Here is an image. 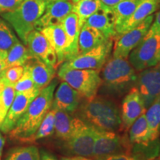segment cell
Segmentation results:
<instances>
[{"mask_svg": "<svg viewBox=\"0 0 160 160\" xmlns=\"http://www.w3.org/2000/svg\"><path fill=\"white\" fill-rule=\"evenodd\" d=\"M39 31L45 36L50 45L54 50L57 57L58 66L62 65L65 61L67 48V39L62 27L59 24L44 28Z\"/></svg>", "mask_w": 160, "mask_h": 160, "instance_id": "cell-20", "label": "cell"}, {"mask_svg": "<svg viewBox=\"0 0 160 160\" xmlns=\"http://www.w3.org/2000/svg\"><path fill=\"white\" fill-rule=\"evenodd\" d=\"M60 25L62 27L67 39L65 55V61H67L78 55V40L81 27L79 23V18L73 12L69 13Z\"/></svg>", "mask_w": 160, "mask_h": 160, "instance_id": "cell-19", "label": "cell"}, {"mask_svg": "<svg viewBox=\"0 0 160 160\" xmlns=\"http://www.w3.org/2000/svg\"><path fill=\"white\" fill-rule=\"evenodd\" d=\"M56 110L51 108L45 115L37 131L31 137L28 138L24 143H34L38 140L50 137L54 133V120Z\"/></svg>", "mask_w": 160, "mask_h": 160, "instance_id": "cell-29", "label": "cell"}, {"mask_svg": "<svg viewBox=\"0 0 160 160\" xmlns=\"http://www.w3.org/2000/svg\"><path fill=\"white\" fill-rule=\"evenodd\" d=\"M74 124L75 117L67 112L56 110L54 133L57 138L64 142L68 139L74 129Z\"/></svg>", "mask_w": 160, "mask_h": 160, "instance_id": "cell-23", "label": "cell"}, {"mask_svg": "<svg viewBox=\"0 0 160 160\" xmlns=\"http://www.w3.org/2000/svg\"><path fill=\"white\" fill-rule=\"evenodd\" d=\"M73 6L71 0H47L45 12L36 24L35 30L41 31L48 26L59 25L71 13Z\"/></svg>", "mask_w": 160, "mask_h": 160, "instance_id": "cell-14", "label": "cell"}, {"mask_svg": "<svg viewBox=\"0 0 160 160\" xmlns=\"http://www.w3.org/2000/svg\"><path fill=\"white\" fill-rule=\"evenodd\" d=\"M23 67L29 72L35 87L39 90L48 85L55 77V68L36 57H32Z\"/></svg>", "mask_w": 160, "mask_h": 160, "instance_id": "cell-18", "label": "cell"}, {"mask_svg": "<svg viewBox=\"0 0 160 160\" xmlns=\"http://www.w3.org/2000/svg\"><path fill=\"white\" fill-rule=\"evenodd\" d=\"M40 91L41 90L34 88L30 91L17 93L2 124L0 126V131L4 133H8Z\"/></svg>", "mask_w": 160, "mask_h": 160, "instance_id": "cell-12", "label": "cell"}, {"mask_svg": "<svg viewBox=\"0 0 160 160\" xmlns=\"http://www.w3.org/2000/svg\"><path fill=\"white\" fill-rule=\"evenodd\" d=\"M113 45V39H108L105 43L94 48L64 62L62 65L71 69L100 71L107 60L109 59Z\"/></svg>", "mask_w": 160, "mask_h": 160, "instance_id": "cell-9", "label": "cell"}, {"mask_svg": "<svg viewBox=\"0 0 160 160\" xmlns=\"http://www.w3.org/2000/svg\"><path fill=\"white\" fill-rule=\"evenodd\" d=\"M159 63H160V62H159Z\"/></svg>", "mask_w": 160, "mask_h": 160, "instance_id": "cell-48", "label": "cell"}, {"mask_svg": "<svg viewBox=\"0 0 160 160\" xmlns=\"http://www.w3.org/2000/svg\"><path fill=\"white\" fill-rule=\"evenodd\" d=\"M5 85L4 84V82L2 81V79H0V93H2V91H3V89L5 88Z\"/></svg>", "mask_w": 160, "mask_h": 160, "instance_id": "cell-44", "label": "cell"}, {"mask_svg": "<svg viewBox=\"0 0 160 160\" xmlns=\"http://www.w3.org/2000/svg\"><path fill=\"white\" fill-rule=\"evenodd\" d=\"M131 150L132 145L127 137H122L114 131L95 128L93 159L117 153H132Z\"/></svg>", "mask_w": 160, "mask_h": 160, "instance_id": "cell-8", "label": "cell"}, {"mask_svg": "<svg viewBox=\"0 0 160 160\" xmlns=\"http://www.w3.org/2000/svg\"><path fill=\"white\" fill-rule=\"evenodd\" d=\"M13 87H14L16 93H22V92L30 91V90H32L36 88L34 82H33L29 72L25 68H24V73L22 76L18 80Z\"/></svg>", "mask_w": 160, "mask_h": 160, "instance_id": "cell-34", "label": "cell"}, {"mask_svg": "<svg viewBox=\"0 0 160 160\" xmlns=\"http://www.w3.org/2000/svg\"><path fill=\"white\" fill-rule=\"evenodd\" d=\"M5 114L3 113L2 111L1 108H0V126H1L2 124L4 119L5 118Z\"/></svg>", "mask_w": 160, "mask_h": 160, "instance_id": "cell-43", "label": "cell"}, {"mask_svg": "<svg viewBox=\"0 0 160 160\" xmlns=\"http://www.w3.org/2000/svg\"><path fill=\"white\" fill-rule=\"evenodd\" d=\"M57 76L76 90L82 99H91L97 96L102 84L100 71L71 69L60 65Z\"/></svg>", "mask_w": 160, "mask_h": 160, "instance_id": "cell-5", "label": "cell"}, {"mask_svg": "<svg viewBox=\"0 0 160 160\" xmlns=\"http://www.w3.org/2000/svg\"><path fill=\"white\" fill-rule=\"evenodd\" d=\"M159 5L160 2L158 0H142L131 17L117 31L116 37L133 28L142 22L146 18L153 14L159 8Z\"/></svg>", "mask_w": 160, "mask_h": 160, "instance_id": "cell-21", "label": "cell"}, {"mask_svg": "<svg viewBox=\"0 0 160 160\" xmlns=\"http://www.w3.org/2000/svg\"><path fill=\"white\" fill-rule=\"evenodd\" d=\"M154 16L151 15L142 22L114 38L113 57L128 58L130 53L144 39L153 23Z\"/></svg>", "mask_w": 160, "mask_h": 160, "instance_id": "cell-10", "label": "cell"}, {"mask_svg": "<svg viewBox=\"0 0 160 160\" xmlns=\"http://www.w3.org/2000/svg\"><path fill=\"white\" fill-rule=\"evenodd\" d=\"M24 73L23 66H13L6 68L0 72V79L5 85L14 86Z\"/></svg>", "mask_w": 160, "mask_h": 160, "instance_id": "cell-32", "label": "cell"}, {"mask_svg": "<svg viewBox=\"0 0 160 160\" xmlns=\"http://www.w3.org/2000/svg\"><path fill=\"white\" fill-rule=\"evenodd\" d=\"M129 130V141L132 145L148 143L151 141L145 113L136 119Z\"/></svg>", "mask_w": 160, "mask_h": 160, "instance_id": "cell-24", "label": "cell"}, {"mask_svg": "<svg viewBox=\"0 0 160 160\" xmlns=\"http://www.w3.org/2000/svg\"><path fill=\"white\" fill-rule=\"evenodd\" d=\"M99 1L102 5L113 8L117 5V4L121 2L122 1H124V0H99Z\"/></svg>", "mask_w": 160, "mask_h": 160, "instance_id": "cell-40", "label": "cell"}, {"mask_svg": "<svg viewBox=\"0 0 160 160\" xmlns=\"http://www.w3.org/2000/svg\"><path fill=\"white\" fill-rule=\"evenodd\" d=\"M136 87L147 110L160 96V63L139 71Z\"/></svg>", "mask_w": 160, "mask_h": 160, "instance_id": "cell-11", "label": "cell"}, {"mask_svg": "<svg viewBox=\"0 0 160 160\" xmlns=\"http://www.w3.org/2000/svg\"><path fill=\"white\" fill-rule=\"evenodd\" d=\"M26 46L32 57L37 58L48 65L57 68V57L54 50L41 31L33 30L29 33Z\"/></svg>", "mask_w": 160, "mask_h": 160, "instance_id": "cell-15", "label": "cell"}, {"mask_svg": "<svg viewBox=\"0 0 160 160\" xmlns=\"http://www.w3.org/2000/svg\"><path fill=\"white\" fill-rule=\"evenodd\" d=\"M57 85L58 79H53L48 85L41 90L25 113L18 120L14 128L8 133L11 139L25 142L37 131L45 115L51 108Z\"/></svg>", "mask_w": 160, "mask_h": 160, "instance_id": "cell-1", "label": "cell"}, {"mask_svg": "<svg viewBox=\"0 0 160 160\" xmlns=\"http://www.w3.org/2000/svg\"><path fill=\"white\" fill-rule=\"evenodd\" d=\"M6 57H7V51L0 50V72L6 68Z\"/></svg>", "mask_w": 160, "mask_h": 160, "instance_id": "cell-39", "label": "cell"}, {"mask_svg": "<svg viewBox=\"0 0 160 160\" xmlns=\"http://www.w3.org/2000/svg\"><path fill=\"white\" fill-rule=\"evenodd\" d=\"M94 136L95 128L75 117L74 129L64 144L65 153L70 156L93 157Z\"/></svg>", "mask_w": 160, "mask_h": 160, "instance_id": "cell-6", "label": "cell"}, {"mask_svg": "<svg viewBox=\"0 0 160 160\" xmlns=\"http://www.w3.org/2000/svg\"><path fill=\"white\" fill-rule=\"evenodd\" d=\"M76 117L98 130L115 131L121 128V115L117 105L106 97L95 96L80 103Z\"/></svg>", "mask_w": 160, "mask_h": 160, "instance_id": "cell-3", "label": "cell"}, {"mask_svg": "<svg viewBox=\"0 0 160 160\" xmlns=\"http://www.w3.org/2000/svg\"><path fill=\"white\" fill-rule=\"evenodd\" d=\"M148 34H160V11L156 15L154 21H153Z\"/></svg>", "mask_w": 160, "mask_h": 160, "instance_id": "cell-37", "label": "cell"}, {"mask_svg": "<svg viewBox=\"0 0 160 160\" xmlns=\"http://www.w3.org/2000/svg\"><path fill=\"white\" fill-rule=\"evenodd\" d=\"M5 160H40V152L35 145L17 147L8 152Z\"/></svg>", "mask_w": 160, "mask_h": 160, "instance_id": "cell-30", "label": "cell"}, {"mask_svg": "<svg viewBox=\"0 0 160 160\" xmlns=\"http://www.w3.org/2000/svg\"><path fill=\"white\" fill-rule=\"evenodd\" d=\"M100 77L101 93L119 98L135 87L137 73L128 58L112 57L100 70Z\"/></svg>", "mask_w": 160, "mask_h": 160, "instance_id": "cell-2", "label": "cell"}, {"mask_svg": "<svg viewBox=\"0 0 160 160\" xmlns=\"http://www.w3.org/2000/svg\"><path fill=\"white\" fill-rule=\"evenodd\" d=\"M145 117L151 141L159 139L160 134V96L146 110Z\"/></svg>", "mask_w": 160, "mask_h": 160, "instance_id": "cell-26", "label": "cell"}, {"mask_svg": "<svg viewBox=\"0 0 160 160\" xmlns=\"http://www.w3.org/2000/svg\"><path fill=\"white\" fill-rule=\"evenodd\" d=\"M158 1H159V2H160V0H158Z\"/></svg>", "mask_w": 160, "mask_h": 160, "instance_id": "cell-47", "label": "cell"}, {"mask_svg": "<svg viewBox=\"0 0 160 160\" xmlns=\"http://www.w3.org/2000/svg\"><path fill=\"white\" fill-rule=\"evenodd\" d=\"M5 139H4L2 135L0 133V157H1L2 154L3 148H4V145H5Z\"/></svg>", "mask_w": 160, "mask_h": 160, "instance_id": "cell-42", "label": "cell"}, {"mask_svg": "<svg viewBox=\"0 0 160 160\" xmlns=\"http://www.w3.org/2000/svg\"><path fill=\"white\" fill-rule=\"evenodd\" d=\"M19 41L10 24L0 17V50L8 51Z\"/></svg>", "mask_w": 160, "mask_h": 160, "instance_id": "cell-31", "label": "cell"}, {"mask_svg": "<svg viewBox=\"0 0 160 160\" xmlns=\"http://www.w3.org/2000/svg\"><path fill=\"white\" fill-rule=\"evenodd\" d=\"M40 160H58L52 153H49L48 151H40Z\"/></svg>", "mask_w": 160, "mask_h": 160, "instance_id": "cell-38", "label": "cell"}, {"mask_svg": "<svg viewBox=\"0 0 160 160\" xmlns=\"http://www.w3.org/2000/svg\"><path fill=\"white\" fill-rule=\"evenodd\" d=\"M82 97L65 82L62 81L56 88L51 108L67 113H74L81 103Z\"/></svg>", "mask_w": 160, "mask_h": 160, "instance_id": "cell-16", "label": "cell"}, {"mask_svg": "<svg viewBox=\"0 0 160 160\" xmlns=\"http://www.w3.org/2000/svg\"><path fill=\"white\" fill-rule=\"evenodd\" d=\"M71 1L73 3H76V2H77L80 1V0H71Z\"/></svg>", "mask_w": 160, "mask_h": 160, "instance_id": "cell-45", "label": "cell"}, {"mask_svg": "<svg viewBox=\"0 0 160 160\" xmlns=\"http://www.w3.org/2000/svg\"><path fill=\"white\" fill-rule=\"evenodd\" d=\"M142 0H124L113 8L116 17V35L117 31L133 14Z\"/></svg>", "mask_w": 160, "mask_h": 160, "instance_id": "cell-27", "label": "cell"}, {"mask_svg": "<svg viewBox=\"0 0 160 160\" xmlns=\"http://www.w3.org/2000/svg\"><path fill=\"white\" fill-rule=\"evenodd\" d=\"M61 160H93L90 159L89 157H81V156H71V157H63Z\"/></svg>", "mask_w": 160, "mask_h": 160, "instance_id": "cell-41", "label": "cell"}, {"mask_svg": "<svg viewBox=\"0 0 160 160\" xmlns=\"http://www.w3.org/2000/svg\"><path fill=\"white\" fill-rule=\"evenodd\" d=\"M46 2L47 0H23L17 8L0 14L25 45L28 36L35 30L36 24L45 12Z\"/></svg>", "mask_w": 160, "mask_h": 160, "instance_id": "cell-4", "label": "cell"}, {"mask_svg": "<svg viewBox=\"0 0 160 160\" xmlns=\"http://www.w3.org/2000/svg\"><path fill=\"white\" fill-rule=\"evenodd\" d=\"M93 160H139L132 153H117L98 158Z\"/></svg>", "mask_w": 160, "mask_h": 160, "instance_id": "cell-36", "label": "cell"}, {"mask_svg": "<svg viewBox=\"0 0 160 160\" xmlns=\"http://www.w3.org/2000/svg\"><path fill=\"white\" fill-rule=\"evenodd\" d=\"M157 160H160V158H159V159H158Z\"/></svg>", "mask_w": 160, "mask_h": 160, "instance_id": "cell-46", "label": "cell"}, {"mask_svg": "<svg viewBox=\"0 0 160 160\" xmlns=\"http://www.w3.org/2000/svg\"><path fill=\"white\" fill-rule=\"evenodd\" d=\"M16 94L14 87L12 85H5V88L0 93V108L5 115L13 103Z\"/></svg>", "mask_w": 160, "mask_h": 160, "instance_id": "cell-33", "label": "cell"}, {"mask_svg": "<svg viewBox=\"0 0 160 160\" xmlns=\"http://www.w3.org/2000/svg\"><path fill=\"white\" fill-rule=\"evenodd\" d=\"M101 5L99 0H80L73 3L72 12L75 13L79 18L80 27H82L87 19L95 13Z\"/></svg>", "mask_w": 160, "mask_h": 160, "instance_id": "cell-28", "label": "cell"}, {"mask_svg": "<svg viewBox=\"0 0 160 160\" xmlns=\"http://www.w3.org/2000/svg\"><path fill=\"white\" fill-rule=\"evenodd\" d=\"M31 57L32 56L27 46L18 42L7 51L6 68L24 66Z\"/></svg>", "mask_w": 160, "mask_h": 160, "instance_id": "cell-25", "label": "cell"}, {"mask_svg": "<svg viewBox=\"0 0 160 160\" xmlns=\"http://www.w3.org/2000/svg\"><path fill=\"white\" fill-rule=\"evenodd\" d=\"M108 39H107L99 30L84 24L80 29L79 35L78 55L94 48Z\"/></svg>", "mask_w": 160, "mask_h": 160, "instance_id": "cell-22", "label": "cell"}, {"mask_svg": "<svg viewBox=\"0 0 160 160\" xmlns=\"http://www.w3.org/2000/svg\"><path fill=\"white\" fill-rule=\"evenodd\" d=\"M146 108L137 88L133 87L125 95L121 108V128L127 131L136 119L145 113Z\"/></svg>", "mask_w": 160, "mask_h": 160, "instance_id": "cell-13", "label": "cell"}, {"mask_svg": "<svg viewBox=\"0 0 160 160\" xmlns=\"http://www.w3.org/2000/svg\"><path fill=\"white\" fill-rule=\"evenodd\" d=\"M85 24L99 30L107 39H114L116 17L112 8L102 5L99 9L91 16Z\"/></svg>", "mask_w": 160, "mask_h": 160, "instance_id": "cell-17", "label": "cell"}, {"mask_svg": "<svg viewBox=\"0 0 160 160\" xmlns=\"http://www.w3.org/2000/svg\"><path fill=\"white\" fill-rule=\"evenodd\" d=\"M22 1L23 0H0V14L17 8Z\"/></svg>", "mask_w": 160, "mask_h": 160, "instance_id": "cell-35", "label": "cell"}, {"mask_svg": "<svg viewBox=\"0 0 160 160\" xmlns=\"http://www.w3.org/2000/svg\"><path fill=\"white\" fill-rule=\"evenodd\" d=\"M136 71L157 65L160 62V34H146L128 56Z\"/></svg>", "mask_w": 160, "mask_h": 160, "instance_id": "cell-7", "label": "cell"}]
</instances>
